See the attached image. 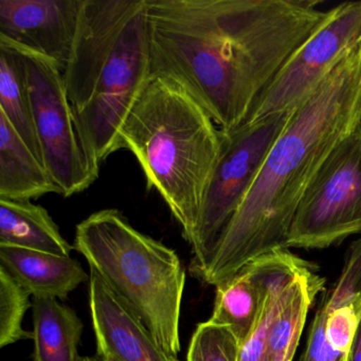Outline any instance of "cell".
I'll use <instances>...</instances> for the list:
<instances>
[{"instance_id":"cell-6","label":"cell","mask_w":361,"mask_h":361,"mask_svg":"<svg viewBox=\"0 0 361 361\" xmlns=\"http://www.w3.org/2000/svg\"><path fill=\"white\" fill-rule=\"evenodd\" d=\"M274 114L246 120L234 130H223L221 156L211 177L191 246V271L197 278L208 265L213 249L261 170L266 156L286 128L291 114Z\"/></svg>"},{"instance_id":"cell-18","label":"cell","mask_w":361,"mask_h":361,"mask_svg":"<svg viewBox=\"0 0 361 361\" xmlns=\"http://www.w3.org/2000/svg\"><path fill=\"white\" fill-rule=\"evenodd\" d=\"M215 288L214 306L208 321L231 329L243 343L259 318L266 288L257 282L248 265Z\"/></svg>"},{"instance_id":"cell-20","label":"cell","mask_w":361,"mask_h":361,"mask_svg":"<svg viewBox=\"0 0 361 361\" xmlns=\"http://www.w3.org/2000/svg\"><path fill=\"white\" fill-rule=\"evenodd\" d=\"M240 345L231 329L207 321L192 336L187 361H240Z\"/></svg>"},{"instance_id":"cell-2","label":"cell","mask_w":361,"mask_h":361,"mask_svg":"<svg viewBox=\"0 0 361 361\" xmlns=\"http://www.w3.org/2000/svg\"><path fill=\"white\" fill-rule=\"evenodd\" d=\"M361 120V39L291 114L221 232L200 280L211 286L262 255L287 248L300 202L335 147Z\"/></svg>"},{"instance_id":"cell-1","label":"cell","mask_w":361,"mask_h":361,"mask_svg":"<svg viewBox=\"0 0 361 361\" xmlns=\"http://www.w3.org/2000/svg\"><path fill=\"white\" fill-rule=\"evenodd\" d=\"M321 4L147 0L152 73L180 84L221 130H234L325 20Z\"/></svg>"},{"instance_id":"cell-27","label":"cell","mask_w":361,"mask_h":361,"mask_svg":"<svg viewBox=\"0 0 361 361\" xmlns=\"http://www.w3.org/2000/svg\"><path fill=\"white\" fill-rule=\"evenodd\" d=\"M348 354H350V353H348V354H344L343 356H342L341 358H340L339 361H348V360H350V358H348Z\"/></svg>"},{"instance_id":"cell-16","label":"cell","mask_w":361,"mask_h":361,"mask_svg":"<svg viewBox=\"0 0 361 361\" xmlns=\"http://www.w3.org/2000/svg\"><path fill=\"white\" fill-rule=\"evenodd\" d=\"M316 271L299 274L283 291L270 329L268 361H293L308 310L324 286V279Z\"/></svg>"},{"instance_id":"cell-25","label":"cell","mask_w":361,"mask_h":361,"mask_svg":"<svg viewBox=\"0 0 361 361\" xmlns=\"http://www.w3.org/2000/svg\"><path fill=\"white\" fill-rule=\"evenodd\" d=\"M81 361H102L100 358H99L98 356H94V357H82Z\"/></svg>"},{"instance_id":"cell-13","label":"cell","mask_w":361,"mask_h":361,"mask_svg":"<svg viewBox=\"0 0 361 361\" xmlns=\"http://www.w3.org/2000/svg\"><path fill=\"white\" fill-rule=\"evenodd\" d=\"M60 194V188L39 158L0 113V198L31 202Z\"/></svg>"},{"instance_id":"cell-14","label":"cell","mask_w":361,"mask_h":361,"mask_svg":"<svg viewBox=\"0 0 361 361\" xmlns=\"http://www.w3.org/2000/svg\"><path fill=\"white\" fill-rule=\"evenodd\" d=\"M0 245L71 257L69 244L48 211L39 204L0 198Z\"/></svg>"},{"instance_id":"cell-9","label":"cell","mask_w":361,"mask_h":361,"mask_svg":"<svg viewBox=\"0 0 361 361\" xmlns=\"http://www.w3.org/2000/svg\"><path fill=\"white\" fill-rule=\"evenodd\" d=\"M361 39V1L339 4L291 54L246 120L295 111Z\"/></svg>"},{"instance_id":"cell-7","label":"cell","mask_w":361,"mask_h":361,"mask_svg":"<svg viewBox=\"0 0 361 361\" xmlns=\"http://www.w3.org/2000/svg\"><path fill=\"white\" fill-rule=\"evenodd\" d=\"M361 234V120L335 147L298 207L287 248L323 249Z\"/></svg>"},{"instance_id":"cell-11","label":"cell","mask_w":361,"mask_h":361,"mask_svg":"<svg viewBox=\"0 0 361 361\" xmlns=\"http://www.w3.org/2000/svg\"><path fill=\"white\" fill-rule=\"evenodd\" d=\"M90 276L88 295L97 356H111L118 361L177 360L96 271L90 269Z\"/></svg>"},{"instance_id":"cell-23","label":"cell","mask_w":361,"mask_h":361,"mask_svg":"<svg viewBox=\"0 0 361 361\" xmlns=\"http://www.w3.org/2000/svg\"><path fill=\"white\" fill-rule=\"evenodd\" d=\"M361 319V310L346 305L327 316L325 338L329 345L341 355L350 353Z\"/></svg>"},{"instance_id":"cell-24","label":"cell","mask_w":361,"mask_h":361,"mask_svg":"<svg viewBox=\"0 0 361 361\" xmlns=\"http://www.w3.org/2000/svg\"><path fill=\"white\" fill-rule=\"evenodd\" d=\"M348 358H350L348 361H361V319L354 341H353L352 348H350V354H348Z\"/></svg>"},{"instance_id":"cell-26","label":"cell","mask_w":361,"mask_h":361,"mask_svg":"<svg viewBox=\"0 0 361 361\" xmlns=\"http://www.w3.org/2000/svg\"><path fill=\"white\" fill-rule=\"evenodd\" d=\"M97 356V355H96ZM99 358H100V357H99ZM101 360L102 361H118V360H116L115 358H113V357H111V356H105V357H103V358H100Z\"/></svg>"},{"instance_id":"cell-10","label":"cell","mask_w":361,"mask_h":361,"mask_svg":"<svg viewBox=\"0 0 361 361\" xmlns=\"http://www.w3.org/2000/svg\"><path fill=\"white\" fill-rule=\"evenodd\" d=\"M81 0H0V37L54 61L64 71Z\"/></svg>"},{"instance_id":"cell-4","label":"cell","mask_w":361,"mask_h":361,"mask_svg":"<svg viewBox=\"0 0 361 361\" xmlns=\"http://www.w3.org/2000/svg\"><path fill=\"white\" fill-rule=\"evenodd\" d=\"M120 137L122 149L140 164L147 190L164 198L183 238L191 244L223 149V130L180 84L153 75L130 109Z\"/></svg>"},{"instance_id":"cell-22","label":"cell","mask_w":361,"mask_h":361,"mask_svg":"<svg viewBox=\"0 0 361 361\" xmlns=\"http://www.w3.org/2000/svg\"><path fill=\"white\" fill-rule=\"evenodd\" d=\"M293 281L274 280L266 283L265 299L257 323L240 345V361H268V340L283 291Z\"/></svg>"},{"instance_id":"cell-15","label":"cell","mask_w":361,"mask_h":361,"mask_svg":"<svg viewBox=\"0 0 361 361\" xmlns=\"http://www.w3.org/2000/svg\"><path fill=\"white\" fill-rule=\"evenodd\" d=\"M32 361H81L79 345L84 325L77 312L59 300L33 298Z\"/></svg>"},{"instance_id":"cell-28","label":"cell","mask_w":361,"mask_h":361,"mask_svg":"<svg viewBox=\"0 0 361 361\" xmlns=\"http://www.w3.org/2000/svg\"><path fill=\"white\" fill-rule=\"evenodd\" d=\"M176 361H180V360H178V359H177V360H176Z\"/></svg>"},{"instance_id":"cell-12","label":"cell","mask_w":361,"mask_h":361,"mask_svg":"<svg viewBox=\"0 0 361 361\" xmlns=\"http://www.w3.org/2000/svg\"><path fill=\"white\" fill-rule=\"evenodd\" d=\"M0 267L33 298L65 300L90 281L81 263L71 257L0 245Z\"/></svg>"},{"instance_id":"cell-17","label":"cell","mask_w":361,"mask_h":361,"mask_svg":"<svg viewBox=\"0 0 361 361\" xmlns=\"http://www.w3.org/2000/svg\"><path fill=\"white\" fill-rule=\"evenodd\" d=\"M0 113L5 115L18 136L43 164L24 56L16 45L5 39H0Z\"/></svg>"},{"instance_id":"cell-5","label":"cell","mask_w":361,"mask_h":361,"mask_svg":"<svg viewBox=\"0 0 361 361\" xmlns=\"http://www.w3.org/2000/svg\"><path fill=\"white\" fill-rule=\"evenodd\" d=\"M75 249L176 357L185 287L178 255L141 233L117 209H103L83 219L75 228Z\"/></svg>"},{"instance_id":"cell-3","label":"cell","mask_w":361,"mask_h":361,"mask_svg":"<svg viewBox=\"0 0 361 361\" xmlns=\"http://www.w3.org/2000/svg\"><path fill=\"white\" fill-rule=\"evenodd\" d=\"M152 75L147 0H81L63 78L80 141L97 171L122 149V126Z\"/></svg>"},{"instance_id":"cell-19","label":"cell","mask_w":361,"mask_h":361,"mask_svg":"<svg viewBox=\"0 0 361 361\" xmlns=\"http://www.w3.org/2000/svg\"><path fill=\"white\" fill-rule=\"evenodd\" d=\"M30 297L5 268L0 267V348L33 339V334L23 327L25 314L32 307Z\"/></svg>"},{"instance_id":"cell-21","label":"cell","mask_w":361,"mask_h":361,"mask_svg":"<svg viewBox=\"0 0 361 361\" xmlns=\"http://www.w3.org/2000/svg\"><path fill=\"white\" fill-rule=\"evenodd\" d=\"M350 304L361 310V236L348 247L341 274L317 312L327 318L334 310Z\"/></svg>"},{"instance_id":"cell-8","label":"cell","mask_w":361,"mask_h":361,"mask_svg":"<svg viewBox=\"0 0 361 361\" xmlns=\"http://www.w3.org/2000/svg\"><path fill=\"white\" fill-rule=\"evenodd\" d=\"M16 47L26 65L33 121L44 166L60 188L61 195L71 197L81 193L96 181L100 171L92 166L82 147L63 71L46 56Z\"/></svg>"}]
</instances>
